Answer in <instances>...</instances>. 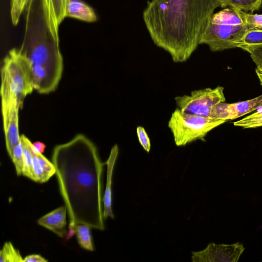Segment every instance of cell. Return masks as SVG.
I'll return each mask as SVG.
<instances>
[{
    "instance_id": "1",
    "label": "cell",
    "mask_w": 262,
    "mask_h": 262,
    "mask_svg": "<svg viewBox=\"0 0 262 262\" xmlns=\"http://www.w3.org/2000/svg\"><path fill=\"white\" fill-rule=\"evenodd\" d=\"M52 160L70 220L68 227L85 224L104 230L103 163L95 144L78 134L56 146Z\"/></svg>"
},
{
    "instance_id": "2",
    "label": "cell",
    "mask_w": 262,
    "mask_h": 262,
    "mask_svg": "<svg viewBox=\"0 0 262 262\" xmlns=\"http://www.w3.org/2000/svg\"><path fill=\"white\" fill-rule=\"evenodd\" d=\"M221 0H151L143 19L154 43L175 62L186 61L200 45Z\"/></svg>"
},
{
    "instance_id": "3",
    "label": "cell",
    "mask_w": 262,
    "mask_h": 262,
    "mask_svg": "<svg viewBox=\"0 0 262 262\" xmlns=\"http://www.w3.org/2000/svg\"><path fill=\"white\" fill-rule=\"evenodd\" d=\"M250 29L244 24L241 10L229 7L213 14L200 45H207L212 52L238 48Z\"/></svg>"
},
{
    "instance_id": "4",
    "label": "cell",
    "mask_w": 262,
    "mask_h": 262,
    "mask_svg": "<svg viewBox=\"0 0 262 262\" xmlns=\"http://www.w3.org/2000/svg\"><path fill=\"white\" fill-rule=\"evenodd\" d=\"M31 66L40 65L62 76L63 64L59 43L50 35L44 20H37L29 29L26 42L21 48Z\"/></svg>"
},
{
    "instance_id": "5",
    "label": "cell",
    "mask_w": 262,
    "mask_h": 262,
    "mask_svg": "<svg viewBox=\"0 0 262 262\" xmlns=\"http://www.w3.org/2000/svg\"><path fill=\"white\" fill-rule=\"evenodd\" d=\"M2 83L17 99L20 108L25 97L34 90L31 79V64L21 49L10 50L3 60Z\"/></svg>"
},
{
    "instance_id": "6",
    "label": "cell",
    "mask_w": 262,
    "mask_h": 262,
    "mask_svg": "<svg viewBox=\"0 0 262 262\" xmlns=\"http://www.w3.org/2000/svg\"><path fill=\"white\" fill-rule=\"evenodd\" d=\"M227 120L184 113L177 108L168 126L176 145L184 146L198 140H204L207 134Z\"/></svg>"
},
{
    "instance_id": "7",
    "label": "cell",
    "mask_w": 262,
    "mask_h": 262,
    "mask_svg": "<svg viewBox=\"0 0 262 262\" xmlns=\"http://www.w3.org/2000/svg\"><path fill=\"white\" fill-rule=\"evenodd\" d=\"M178 108L186 114L210 117L212 107L226 98L224 88H205L191 92L190 95L177 96L174 98Z\"/></svg>"
},
{
    "instance_id": "8",
    "label": "cell",
    "mask_w": 262,
    "mask_h": 262,
    "mask_svg": "<svg viewBox=\"0 0 262 262\" xmlns=\"http://www.w3.org/2000/svg\"><path fill=\"white\" fill-rule=\"evenodd\" d=\"M2 114L6 146L9 156L21 141L19 134L18 111L20 108L16 97L4 85H1Z\"/></svg>"
},
{
    "instance_id": "9",
    "label": "cell",
    "mask_w": 262,
    "mask_h": 262,
    "mask_svg": "<svg viewBox=\"0 0 262 262\" xmlns=\"http://www.w3.org/2000/svg\"><path fill=\"white\" fill-rule=\"evenodd\" d=\"M245 250L243 244H216L211 243L206 248L192 252L193 262H236Z\"/></svg>"
},
{
    "instance_id": "10",
    "label": "cell",
    "mask_w": 262,
    "mask_h": 262,
    "mask_svg": "<svg viewBox=\"0 0 262 262\" xmlns=\"http://www.w3.org/2000/svg\"><path fill=\"white\" fill-rule=\"evenodd\" d=\"M262 107V95L254 98L233 103L220 102L212 108L210 117L233 120Z\"/></svg>"
},
{
    "instance_id": "11",
    "label": "cell",
    "mask_w": 262,
    "mask_h": 262,
    "mask_svg": "<svg viewBox=\"0 0 262 262\" xmlns=\"http://www.w3.org/2000/svg\"><path fill=\"white\" fill-rule=\"evenodd\" d=\"M70 0H41L42 18L47 30L57 43H59V27L66 17Z\"/></svg>"
},
{
    "instance_id": "12",
    "label": "cell",
    "mask_w": 262,
    "mask_h": 262,
    "mask_svg": "<svg viewBox=\"0 0 262 262\" xmlns=\"http://www.w3.org/2000/svg\"><path fill=\"white\" fill-rule=\"evenodd\" d=\"M66 206H60L42 216L37 220V224L51 230L61 238L68 233L66 228Z\"/></svg>"
},
{
    "instance_id": "13",
    "label": "cell",
    "mask_w": 262,
    "mask_h": 262,
    "mask_svg": "<svg viewBox=\"0 0 262 262\" xmlns=\"http://www.w3.org/2000/svg\"><path fill=\"white\" fill-rule=\"evenodd\" d=\"M119 153V148L115 144L111 149L109 157L106 162L107 165L106 183L103 194V217L114 219L112 207V190L113 173L117 158Z\"/></svg>"
},
{
    "instance_id": "14",
    "label": "cell",
    "mask_w": 262,
    "mask_h": 262,
    "mask_svg": "<svg viewBox=\"0 0 262 262\" xmlns=\"http://www.w3.org/2000/svg\"><path fill=\"white\" fill-rule=\"evenodd\" d=\"M66 17H70L89 23L97 19L93 9L81 0H70L68 4Z\"/></svg>"
},
{
    "instance_id": "15",
    "label": "cell",
    "mask_w": 262,
    "mask_h": 262,
    "mask_svg": "<svg viewBox=\"0 0 262 262\" xmlns=\"http://www.w3.org/2000/svg\"><path fill=\"white\" fill-rule=\"evenodd\" d=\"M23 145L24 167L23 175L35 181L33 168L32 156L29 147V139L24 135H21Z\"/></svg>"
},
{
    "instance_id": "16",
    "label": "cell",
    "mask_w": 262,
    "mask_h": 262,
    "mask_svg": "<svg viewBox=\"0 0 262 262\" xmlns=\"http://www.w3.org/2000/svg\"><path fill=\"white\" fill-rule=\"evenodd\" d=\"M262 0H222L221 7H232L243 11H253L260 8Z\"/></svg>"
},
{
    "instance_id": "17",
    "label": "cell",
    "mask_w": 262,
    "mask_h": 262,
    "mask_svg": "<svg viewBox=\"0 0 262 262\" xmlns=\"http://www.w3.org/2000/svg\"><path fill=\"white\" fill-rule=\"evenodd\" d=\"M91 227L85 224H77L75 227L76 235L80 246L86 250H94L91 233Z\"/></svg>"
},
{
    "instance_id": "18",
    "label": "cell",
    "mask_w": 262,
    "mask_h": 262,
    "mask_svg": "<svg viewBox=\"0 0 262 262\" xmlns=\"http://www.w3.org/2000/svg\"><path fill=\"white\" fill-rule=\"evenodd\" d=\"M1 262H24L19 251L11 242H6L0 251Z\"/></svg>"
},
{
    "instance_id": "19",
    "label": "cell",
    "mask_w": 262,
    "mask_h": 262,
    "mask_svg": "<svg viewBox=\"0 0 262 262\" xmlns=\"http://www.w3.org/2000/svg\"><path fill=\"white\" fill-rule=\"evenodd\" d=\"M236 126L243 128H256L262 126V110L254 113L233 123Z\"/></svg>"
},
{
    "instance_id": "20",
    "label": "cell",
    "mask_w": 262,
    "mask_h": 262,
    "mask_svg": "<svg viewBox=\"0 0 262 262\" xmlns=\"http://www.w3.org/2000/svg\"><path fill=\"white\" fill-rule=\"evenodd\" d=\"M262 45V29H250L243 37L238 48Z\"/></svg>"
},
{
    "instance_id": "21",
    "label": "cell",
    "mask_w": 262,
    "mask_h": 262,
    "mask_svg": "<svg viewBox=\"0 0 262 262\" xmlns=\"http://www.w3.org/2000/svg\"><path fill=\"white\" fill-rule=\"evenodd\" d=\"M14 165L18 176L23 175L24 167L23 145L21 142L14 146L10 157Z\"/></svg>"
},
{
    "instance_id": "22",
    "label": "cell",
    "mask_w": 262,
    "mask_h": 262,
    "mask_svg": "<svg viewBox=\"0 0 262 262\" xmlns=\"http://www.w3.org/2000/svg\"><path fill=\"white\" fill-rule=\"evenodd\" d=\"M29 144L30 148L37 157L46 178L48 181L51 177L56 173L55 166L53 163L50 162L41 153H40L35 149L33 145V143L31 141H30Z\"/></svg>"
},
{
    "instance_id": "23",
    "label": "cell",
    "mask_w": 262,
    "mask_h": 262,
    "mask_svg": "<svg viewBox=\"0 0 262 262\" xmlns=\"http://www.w3.org/2000/svg\"><path fill=\"white\" fill-rule=\"evenodd\" d=\"M29 0H11L10 15L13 25H16Z\"/></svg>"
},
{
    "instance_id": "24",
    "label": "cell",
    "mask_w": 262,
    "mask_h": 262,
    "mask_svg": "<svg viewBox=\"0 0 262 262\" xmlns=\"http://www.w3.org/2000/svg\"><path fill=\"white\" fill-rule=\"evenodd\" d=\"M244 24L251 29H262V14H251L241 10Z\"/></svg>"
},
{
    "instance_id": "25",
    "label": "cell",
    "mask_w": 262,
    "mask_h": 262,
    "mask_svg": "<svg viewBox=\"0 0 262 262\" xmlns=\"http://www.w3.org/2000/svg\"><path fill=\"white\" fill-rule=\"evenodd\" d=\"M240 48L250 54L257 68H262V45L243 46Z\"/></svg>"
},
{
    "instance_id": "26",
    "label": "cell",
    "mask_w": 262,
    "mask_h": 262,
    "mask_svg": "<svg viewBox=\"0 0 262 262\" xmlns=\"http://www.w3.org/2000/svg\"><path fill=\"white\" fill-rule=\"evenodd\" d=\"M30 141V140H29V142ZM29 147L32 156L33 168L35 178V182L41 183H45L48 181V180L46 178L43 170L40 164L37 157L30 148V144Z\"/></svg>"
},
{
    "instance_id": "27",
    "label": "cell",
    "mask_w": 262,
    "mask_h": 262,
    "mask_svg": "<svg viewBox=\"0 0 262 262\" xmlns=\"http://www.w3.org/2000/svg\"><path fill=\"white\" fill-rule=\"evenodd\" d=\"M136 132L140 145L145 151L149 152L150 150L151 144L145 128L141 126H138L137 127Z\"/></svg>"
},
{
    "instance_id": "28",
    "label": "cell",
    "mask_w": 262,
    "mask_h": 262,
    "mask_svg": "<svg viewBox=\"0 0 262 262\" xmlns=\"http://www.w3.org/2000/svg\"><path fill=\"white\" fill-rule=\"evenodd\" d=\"M47 262L48 260L39 254H31L24 258V262Z\"/></svg>"
},
{
    "instance_id": "29",
    "label": "cell",
    "mask_w": 262,
    "mask_h": 262,
    "mask_svg": "<svg viewBox=\"0 0 262 262\" xmlns=\"http://www.w3.org/2000/svg\"><path fill=\"white\" fill-rule=\"evenodd\" d=\"M33 145L35 149L40 153L42 154L43 152L46 148V145L44 143L39 141H36L33 143Z\"/></svg>"
},
{
    "instance_id": "30",
    "label": "cell",
    "mask_w": 262,
    "mask_h": 262,
    "mask_svg": "<svg viewBox=\"0 0 262 262\" xmlns=\"http://www.w3.org/2000/svg\"><path fill=\"white\" fill-rule=\"evenodd\" d=\"M255 72L258 78L260 85L262 86V68H256Z\"/></svg>"
}]
</instances>
